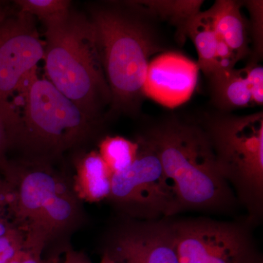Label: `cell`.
I'll list each match as a JSON object with an SVG mask.
<instances>
[{
	"instance_id": "3957f363",
	"label": "cell",
	"mask_w": 263,
	"mask_h": 263,
	"mask_svg": "<svg viewBox=\"0 0 263 263\" xmlns=\"http://www.w3.org/2000/svg\"><path fill=\"white\" fill-rule=\"evenodd\" d=\"M10 105L18 120L13 146L27 160L51 163L84 144L98 125L48 79H40L37 69L25 76Z\"/></svg>"
},
{
	"instance_id": "603a6c76",
	"label": "cell",
	"mask_w": 263,
	"mask_h": 263,
	"mask_svg": "<svg viewBox=\"0 0 263 263\" xmlns=\"http://www.w3.org/2000/svg\"><path fill=\"white\" fill-rule=\"evenodd\" d=\"M46 245L42 240L34 239L26 234L25 243L10 263H47L43 259V250Z\"/></svg>"
},
{
	"instance_id": "f546056e",
	"label": "cell",
	"mask_w": 263,
	"mask_h": 263,
	"mask_svg": "<svg viewBox=\"0 0 263 263\" xmlns=\"http://www.w3.org/2000/svg\"><path fill=\"white\" fill-rule=\"evenodd\" d=\"M251 263H263L262 257L260 255L258 256L257 258L254 259Z\"/></svg>"
},
{
	"instance_id": "7402d4cb",
	"label": "cell",
	"mask_w": 263,
	"mask_h": 263,
	"mask_svg": "<svg viewBox=\"0 0 263 263\" xmlns=\"http://www.w3.org/2000/svg\"><path fill=\"white\" fill-rule=\"evenodd\" d=\"M243 4L248 8L252 19L251 30L255 46L252 56L260 58L262 53V1H247Z\"/></svg>"
},
{
	"instance_id": "6da1fadb",
	"label": "cell",
	"mask_w": 263,
	"mask_h": 263,
	"mask_svg": "<svg viewBox=\"0 0 263 263\" xmlns=\"http://www.w3.org/2000/svg\"><path fill=\"white\" fill-rule=\"evenodd\" d=\"M155 151L174 185L178 214L186 211L230 214L238 203L221 176L201 124L170 118L141 135Z\"/></svg>"
},
{
	"instance_id": "f1b7e54d",
	"label": "cell",
	"mask_w": 263,
	"mask_h": 263,
	"mask_svg": "<svg viewBox=\"0 0 263 263\" xmlns=\"http://www.w3.org/2000/svg\"><path fill=\"white\" fill-rule=\"evenodd\" d=\"M47 263H60V258L57 256H52L48 258Z\"/></svg>"
},
{
	"instance_id": "83f0119b",
	"label": "cell",
	"mask_w": 263,
	"mask_h": 263,
	"mask_svg": "<svg viewBox=\"0 0 263 263\" xmlns=\"http://www.w3.org/2000/svg\"><path fill=\"white\" fill-rule=\"evenodd\" d=\"M99 263H116L114 262L113 259L110 258V257L107 254L105 253V252H103V255H102L101 260Z\"/></svg>"
},
{
	"instance_id": "9c48e42d",
	"label": "cell",
	"mask_w": 263,
	"mask_h": 263,
	"mask_svg": "<svg viewBox=\"0 0 263 263\" xmlns=\"http://www.w3.org/2000/svg\"><path fill=\"white\" fill-rule=\"evenodd\" d=\"M6 186L8 209L15 226L26 233L32 229L50 200L71 180L50 162L7 160L0 168Z\"/></svg>"
},
{
	"instance_id": "8992f818",
	"label": "cell",
	"mask_w": 263,
	"mask_h": 263,
	"mask_svg": "<svg viewBox=\"0 0 263 263\" xmlns=\"http://www.w3.org/2000/svg\"><path fill=\"white\" fill-rule=\"evenodd\" d=\"M139 152L125 171L113 174L108 199L122 217L158 220L178 214L174 185L164 174L158 156L141 136Z\"/></svg>"
},
{
	"instance_id": "7a4b0ae2",
	"label": "cell",
	"mask_w": 263,
	"mask_h": 263,
	"mask_svg": "<svg viewBox=\"0 0 263 263\" xmlns=\"http://www.w3.org/2000/svg\"><path fill=\"white\" fill-rule=\"evenodd\" d=\"M90 14L111 93L110 113L136 114L145 97L150 57L164 50L160 38L149 18L127 2L95 5Z\"/></svg>"
},
{
	"instance_id": "484cf974",
	"label": "cell",
	"mask_w": 263,
	"mask_h": 263,
	"mask_svg": "<svg viewBox=\"0 0 263 263\" xmlns=\"http://www.w3.org/2000/svg\"><path fill=\"white\" fill-rule=\"evenodd\" d=\"M12 147L11 136L4 118L0 113V168L6 162V153Z\"/></svg>"
},
{
	"instance_id": "44dd1931",
	"label": "cell",
	"mask_w": 263,
	"mask_h": 263,
	"mask_svg": "<svg viewBox=\"0 0 263 263\" xmlns=\"http://www.w3.org/2000/svg\"><path fill=\"white\" fill-rule=\"evenodd\" d=\"M26 232L18 227L10 229L0 236V263H10L23 248Z\"/></svg>"
},
{
	"instance_id": "8fae6325",
	"label": "cell",
	"mask_w": 263,
	"mask_h": 263,
	"mask_svg": "<svg viewBox=\"0 0 263 263\" xmlns=\"http://www.w3.org/2000/svg\"><path fill=\"white\" fill-rule=\"evenodd\" d=\"M198 66L174 52L162 53L148 65L143 86L145 97L168 108L187 101L196 87Z\"/></svg>"
},
{
	"instance_id": "e0dca14e",
	"label": "cell",
	"mask_w": 263,
	"mask_h": 263,
	"mask_svg": "<svg viewBox=\"0 0 263 263\" xmlns=\"http://www.w3.org/2000/svg\"><path fill=\"white\" fill-rule=\"evenodd\" d=\"M187 37L193 41L196 48L198 68L202 71L208 79H210L214 73L218 36L209 9L200 11L195 15L189 24Z\"/></svg>"
},
{
	"instance_id": "2e32d148",
	"label": "cell",
	"mask_w": 263,
	"mask_h": 263,
	"mask_svg": "<svg viewBox=\"0 0 263 263\" xmlns=\"http://www.w3.org/2000/svg\"><path fill=\"white\" fill-rule=\"evenodd\" d=\"M209 81L213 103L222 113L253 105L241 69L214 76Z\"/></svg>"
},
{
	"instance_id": "ffe728a7",
	"label": "cell",
	"mask_w": 263,
	"mask_h": 263,
	"mask_svg": "<svg viewBox=\"0 0 263 263\" xmlns=\"http://www.w3.org/2000/svg\"><path fill=\"white\" fill-rule=\"evenodd\" d=\"M259 60L260 58L252 57L241 70L252 95L253 105L260 106L263 104V67Z\"/></svg>"
},
{
	"instance_id": "ba28073f",
	"label": "cell",
	"mask_w": 263,
	"mask_h": 263,
	"mask_svg": "<svg viewBox=\"0 0 263 263\" xmlns=\"http://www.w3.org/2000/svg\"><path fill=\"white\" fill-rule=\"evenodd\" d=\"M13 4L0 2V113L10 133L17 125L10 102L25 76L43 60L45 50L35 18Z\"/></svg>"
},
{
	"instance_id": "d6986e66",
	"label": "cell",
	"mask_w": 263,
	"mask_h": 263,
	"mask_svg": "<svg viewBox=\"0 0 263 263\" xmlns=\"http://www.w3.org/2000/svg\"><path fill=\"white\" fill-rule=\"evenodd\" d=\"M13 3L21 11L41 21L46 27L61 23L72 11L71 2L67 0H17Z\"/></svg>"
},
{
	"instance_id": "5bb4252c",
	"label": "cell",
	"mask_w": 263,
	"mask_h": 263,
	"mask_svg": "<svg viewBox=\"0 0 263 263\" xmlns=\"http://www.w3.org/2000/svg\"><path fill=\"white\" fill-rule=\"evenodd\" d=\"M243 2L218 0L209 9L218 37L228 45L238 61L250 56L247 26L240 12Z\"/></svg>"
},
{
	"instance_id": "30bf717a",
	"label": "cell",
	"mask_w": 263,
	"mask_h": 263,
	"mask_svg": "<svg viewBox=\"0 0 263 263\" xmlns=\"http://www.w3.org/2000/svg\"><path fill=\"white\" fill-rule=\"evenodd\" d=\"M103 252L116 263H179L170 218L122 217L109 230Z\"/></svg>"
},
{
	"instance_id": "d4e9b609",
	"label": "cell",
	"mask_w": 263,
	"mask_h": 263,
	"mask_svg": "<svg viewBox=\"0 0 263 263\" xmlns=\"http://www.w3.org/2000/svg\"><path fill=\"white\" fill-rule=\"evenodd\" d=\"M8 209V196L4 180L0 176V236L14 228Z\"/></svg>"
},
{
	"instance_id": "52a82bcc",
	"label": "cell",
	"mask_w": 263,
	"mask_h": 263,
	"mask_svg": "<svg viewBox=\"0 0 263 263\" xmlns=\"http://www.w3.org/2000/svg\"><path fill=\"white\" fill-rule=\"evenodd\" d=\"M179 263H251L260 255L246 221L170 218Z\"/></svg>"
},
{
	"instance_id": "ac0fdd59",
	"label": "cell",
	"mask_w": 263,
	"mask_h": 263,
	"mask_svg": "<svg viewBox=\"0 0 263 263\" xmlns=\"http://www.w3.org/2000/svg\"><path fill=\"white\" fill-rule=\"evenodd\" d=\"M101 156L112 174L122 172L136 160L139 152L138 142L122 136H105L98 144Z\"/></svg>"
},
{
	"instance_id": "4316f807",
	"label": "cell",
	"mask_w": 263,
	"mask_h": 263,
	"mask_svg": "<svg viewBox=\"0 0 263 263\" xmlns=\"http://www.w3.org/2000/svg\"><path fill=\"white\" fill-rule=\"evenodd\" d=\"M61 263V262H60ZM62 263H92L84 252H78L74 249H66L65 259Z\"/></svg>"
},
{
	"instance_id": "5b68a950",
	"label": "cell",
	"mask_w": 263,
	"mask_h": 263,
	"mask_svg": "<svg viewBox=\"0 0 263 263\" xmlns=\"http://www.w3.org/2000/svg\"><path fill=\"white\" fill-rule=\"evenodd\" d=\"M218 167L247 212L250 226L263 214V114L207 115L201 123Z\"/></svg>"
},
{
	"instance_id": "277c9868",
	"label": "cell",
	"mask_w": 263,
	"mask_h": 263,
	"mask_svg": "<svg viewBox=\"0 0 263 263\" xmlns=\"http://www.w3.org/2000/svg\"><path fill=\"white\" fill-rule=\"evenodd\" d=\"M45 37L46 79L98 122L111 93L89 18L72 10L61 23L46 27Z\"/></svg>"
},
{
	"instance_id": "7c38bea8",
	"label": "cell",
	"mask_w": 263,
	"mask_h": 263,
	"mask_svg": "<svg viewBox=\"0 0 263 263\" xmlns=\"http://www.w3.org/2000/svg\"><path fill=\"white\" fill-rule=\"evenodd\" d=\"M81 202L72 189L71 180L53 195L40 214L35 226L27 234L43 240L46 245L65 238L84 223L85 213Z\"/></svg>"
},
{
	"instance_id": "cb8c5ba5",
	"label": "cell",
	"mask_w": 263,
	"mask_h": 263,
	"mask_svg": "<svg viewBox=\"0 0 263 263\" xmlns=\"http://www.w3.org/2000/svg\"><path fill=\"white\" fill-rule=\"evenodd\" d=\"M238 62L236 57L228 47V45L218 37L215 58H214V73L209 79H212L214 76L234 70L235 66Z\"/></svg>"
},
{
	"instance_id": "4fadbf2b",
	"label": "cell",
	"mask_w": 263,
	"mask_h": 263,
	"mask_svg": "<svg viewBox=\"0 0 263 263\" xmlns=\"http://www.w3.org/2000/svg\"><path fill=\"white\" fill-rule=\"evenodd\" d=\"M75 175L72 186L81 201L99 202L109 198L112 174L98 151L83 153L74 161Z\"/></svg>"
},
{
	"instance_id": "9a60e30c",
	"label": "cell",
	"mask_w": 263,
	"mask_h": 263,
	"mask_svg": "<svg viewBox=\"0 0 263 263\" xmlns=\"http://www.w3.org/2000/svg\"><path fill=\"white\" fill-rule=\"evenodd\" d=\"M135 9L149 18L162 19L176 29L178 42L183 43L187 37L189 24L201 10L203 1H127Z\"/></svg>"
}]
</instances>
